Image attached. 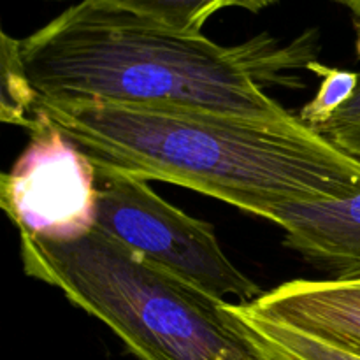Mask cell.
Returning a JSON list of instances; mask_svg holds the SVG:
<instances>
[{"instance_id": "6da1fadb", "label": "cell", "mask_w": 360, "mask_h": 360, "mask_svg": "<svg viewBox=\"0 0 360 360\" xmlns=\"http://www.w3.org/2000/svg\"><path fill=\"white\" fill-rule=\"evenodd\" d=\"M35 111L95 167L164 181L273 221L292 204L360 192V162L299 116L266 120L172 104L49 102Z\"/></svg>"}, {"instance_id": "7a4b0ae2", "label": "cell", "mask_w": 360, "mask_h": 360, "mask_svg": "<svg viewBox=\"0 0 360 360\" xmlns=\"http://www.w3.org/2000/svg\"><path fill=\"white\" fill-rule=\"evenodd\" d=\"M316 34L283 44L267 34L221 46L105 0H79L20 41L25 76L49 102L172 104L266 120L292 115L264 86H301Z\"/></svg>"}, {"instance_id": "3957f363", "label": "cell", "mask_w": 360, "mask_h": 360, "mask_svg": "<svg viewBox=\"0 0 360 360\" xmlns=\"http://www.w3.org/2000/svg\"><path fill=\"white\" fill-rule=\"evenodd\" d=\"M25 273L58 288L141 360H267L231 302L97 229L74 241L20 234Z\"/></svg>"}, {"instance_id": "277c9868", "label": "cell", "mask_w": 360, "mask_h": 360, "mask_svg": "<svg viewBox=\"0 0 360 360\" xmlns=\"http://www.w3.org/2000/svg\"><path fill=\"white\" fill-rule=\"evenodd\" d=\"M95 186L98 232L220 299L250 304L264 294L229 259L210 224L169 204L148 181L95 167Z\"/></svg>"}, {"instance_id": "5b68a950", "label": "cell", "mask_w": 360, "mask_h": 360, "mask_svg": "<svg viewBox=\"0 0 360 360\" xmlns=\"http://www.w3.org/2000/svg\"><path fill=\"white\" fill-rule=\"evenodd\" d=\"M30 136L0 179L4 211L20 234L48 241L83 238L97 220L95 165L44 115Z\"/></svg>"}, {"instance_id": "8992f818", "label": "cell", "mask_w": 360, "mask_h": 360, "mask_svg": "<svg viewBox=\"0 0 360 360\" xmlns=\"http://www.w3.org/2000/svg\"><path fill=\"white\" fill-rule=\"evenodd\" d=\"M252 304L269 319L360 354V276L292 280Z\"/></svg>"}, {"instance_id": "52a82bcc", "label": "cell", "mask_w": 360, "mask_h": 360, "mask_svg": "<svg viewBox=\"0 0 360 360\" xmlns=\"http://www.w3.org/2000/svg\"><path fill=\"white\" fill-rule=\"evenodd\" d=\"M273 224L285 231V245L330 278L360 276V192L345 199L292 204Z\"/></svg>"}, {"instance_id": "ba28073f", "label": "cell", "mask_w": 360, "mask_h": 360, "mask_svg": "<svg viewBox=\"0 0 360 360\" xmlns=\"http://www.w3.org/2000/svg\"><path fill=\"white\" fill-rule=\"evenodd\" d=\"M229 309L246 327L267 360H360L357 352L262 315L252 302H231Z\"/></svg>"}, {"instance_id": "9c48e42d", "label": "cell", "mask_w": 360, "mask_h": 360, "mask_svg": "<svg viewBox=\"0 0 360 360\" xmlns=\"http://www.w3.org/2000/svg\"><path fill=\"white\" fill-rule=\"evenodd\" d=\"M116 7L146 16L185 34H202L211 16L229 7L259 13L278 0H105Z\"/></svg>"}, {"instance_id": "30bf717a", "label": "cell", "mask_w": 360, "mask_h": 360, "mask_svg": "<svg viewBox=\"0 0 360 360\" xmlns=\"http://www.w3.org/2000/svg\"><path fill=\"white\" fill-rule=\"evenodd\" d=\"M37 95L32 90L20 58V41L2 32V120L37 129L41 115L35 111Z\"/></svg>"}, {"instance_id": "8fae6325", "label": "cell", "mask_w": 360, "mask_h": 360, "mask_svg": "<svg viewBox=\"0 0 360 360\" xmlns=\"http://www.w3.org/2000/svg\"><path fill=\"white\" fill-rule=\"evenodd\" d=\"M308 70L320 77V88L315 98L301 109L299 118L315 130H322L333 116L350 101L359 83V72L334 69L323 63L309 62Z\"/></svg>"}, {"instance_id": "7c38bea8", "label": "cell", "mask_w": 360, "mask_h": 360, "mask_svg": "<svg viewBox=\"0 0 360 360\" xmlns=\"http://www.w3.org/2000/svg\"><path fill=\"white\" fill-rule=\"evenodd\" d=\"M320 132L360 162V72L357 88L350 101L333 116V120Z\"/></svg>"}, {"instance_id": "4fadbf2b", "label": "cell", "mask_w": 360, "mask_h": 360, "mask_svg": "<svg viewBox=\"0 0 360 360\" xmlns=\"http://www.w3.org/2000/svg\"><path fill=\"white\" fill-rule=\"evenodd\" d=\"M334 2H338V4H341V6L347 7V9L352 13V16H354L357 27L360 28V0H334Z\"/></svg>"}]
</instances>
